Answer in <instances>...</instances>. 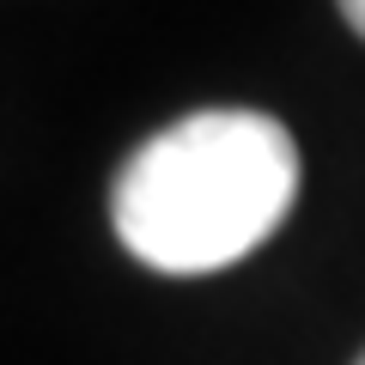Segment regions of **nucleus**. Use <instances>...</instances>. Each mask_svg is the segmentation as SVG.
<instances>
[{"instance_id": "1", "label": "nucleus", "mask_w": 365, "mask_h": 365, "mask_svg": "<svg viewBox=\"0 0 365 365\" xmlns=\"http://www.w3.org/2000/svg\"><path fill=\"white\" fill-rule=\"evenodd\" d=\"M299 195V146L262 110H195L158 128L110 189L128 256L158 274H213L268 244Z\"/></svg>"}, {"instance_id": "2", "label": "nucleus", "mask_w": 365, "mask_h": 365, "mask_svg": "<svg viewBox=\"0 0 365 365\" xmlns=\"http://www.w3.org/2000/svg\"><path fill=\"white\" fill-rule=\"evenodd\" d=\"M335 6H341V19H347V25L365 37V0H335Z\"/></svg>"}, {"instance_id": "3", "label": "nucleus", "mask_w": 365, "mask_h": 365, "mask_svg": "<svg viewBox=\"0 0 365 365\" xmlns=\"http://www.w3.org/2000/svg\"><path fill=\"white\" fill-rule=\"evenodd\" d=\"M353 365H365V353H359V359H353Z\"/></svg>"}]
</instances>
